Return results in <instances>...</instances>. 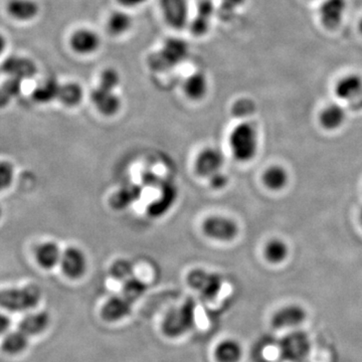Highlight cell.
I'll use <instances>...</instances> for the list:
<instances>
[{"label": "cell", "mask_w": 362, "mask_h": 362, "mask_svg": "<svg viewBox=\"0 0 362 362\" xmlns=\"http://www.w3.org/2000/svg\"><path fill=\"white\" fill-rule=\"evenodd\" d=\"M228 145L233 158L247 163L255 158L259 149L258 131L252 124H238L228 136Z\"/></svg>", "instance_id": "cell-1"}, {"label": "cell", "mask_w": 362, "mask_h": 362, "mask_svg": "<svg viewBox=\"0 0 362 362\" xmlns=\"http://www.w3.org/2000/svg\"><path fill=\"white\" fill-rule=\"evenodd\" d=\"M40 300H42V292L35 285L0 290V308L6 309L7 311L30 310L37 306Z\"/></svg>", "instance_id": "cell-2"}, {"label": "cell", "mask_w": 362, "mask_h": 362, "mask_svg": "<svg viewBox=\"0 0 362 362\" xmlns=\"http://www.w3.org/2000/svg\"><path fill=\"white\" fill-rule=\"evenodd\" d=\"M194 322L195 303L187 300L168 312L162 321V332L170 338L182 337L194 328Z\"/></svg>", "instance_id": "cell-3"}, {"label": "cell", "mask_w": 362, "mask_h": 362, "mask_svg": "<svg viewBox=\"0 0 362 362\" xmlns=\"http://www.w3.org/2000/svg\"><path fill=\"white\" fill-rule=\"evenodd\" d=\"M188 47L180 39L168 40L158 52L152 54L149 66L154 71H165L182 63L187 58Z\"/></svg>", "instance_id": "cell-4"}, {"label": "cell", "mask_w": 362, "mask_h": 362, "mask_svg": "<svg viewBox=\"0 0 362 362\" xmlns=\"http://www.w3.org/2000/svg\"><path fill=\"white\" fill-rule=\"evenodd\" d=\"M202 232L209 239L218 242H232L239 235L238 223L223 216H211L202 223Z\"/></svg>", "instance_id": "cell-5"}, {"label": "cell", "mask_w": 362, "mask_h": 362, "mask_svg": "<svg viewBox=\"0 0 362 362\" xmlns=\"http://www.w3.org/2000/svg\"><path fill=\"white\" fill-rule=\"evenodd\" d=\"M187 284L201 293L206 300H214L220 294L223 287V279L216 273H209L202 269H194L187 275Z\"/></svg>", "instance_id": "cell-6"}, {"label": "cell", "mask_w": 362, "mask_h": 362, "mask_svg": "<svg viewBox=\"0 0 362 362\" xmlns=\"http://www.w3.org/2000/svg\"><path fill=\"white\" fill-rule=\"evenodd\" d=\"M280 350L285 361L301 362L310 351V340L302 331H294L281 340Z\"/></svg>", "instance_id": "cell-7"}, {"label": "cell", "mask_w": 362, "mask_h": 362, "mask_svg": "<svg viewBox=\"0 0 362 362\" xmlns=\"http://www.w3.org/2000/svg\"><path fill=\"white\" fill-rule=\"evenodd\" d=\"M59 266L66 277L71 280H78L87 272V256L80 247L73 246L66 247L62 254Z\"/></svg>", "instance_id": "cell-8"}, {"label": "cell", "mask_w": 362, "mask_h": 362, "mask_svg": "<svg viewBox=\"0 0 362 362\" xmlns=\"http://www.w3.org/2000/svg\"><path fill=\"white\" fill-rule=\"evenodd\" d=\"M164 20L175 30H182L189 18L188 0H159Z\"/></svg>", "instance_id": "cell-9"}, {"label": "cell", "mask_w": 362, "mask_h": 362, "mask_svg": "<svg viewBox=\"0 0 362 362\" xmlns=\"http://www.w3.org/2000/svg\"><path fill=\"white\" fill-rule=\"evenodd\" d=\"M223 164H225V157L223 152L214 147H207L202 150L195 159V173L201 177L209 180L211 175L221 171Z\"/></svg>", "instance_id": "cell-10"}, {"label": "cell", "mask_w": 362, "mask_h": 362, "mask_svg": "<svg viewBox=\"0 0 362 362\" xmlns=\"http://www.w3.org/2000/svg\"><path fill=\"white\" fill-rule=\"evenodd\" d=\"M90 100L102 115L112 117L116 115L121 109V99L115 94V90L106 89L98 86L90 94Z\"/></svg>", "instance_id": "cell-11"}, {"label": "cell", "mask_w": 362, "mask_h": 362, "mask_svg": "<svg viewBox=\"0 0 362 362\" xmlns=\"http://www.w3.org/2000/svg\"><path fill=\"white\" fill-rule=\"evenodd\" d=\"M1 71L11 78L26 80L37 75V66L25 57L11 56L2 63Z\"/></svg>", "instance_id": "cell-12"}, {"label": "cell", "mask_w": 362, "mask_h": 362, "mask_svg": "<svg viewBox=\"0 0 362 362\" xmlns=\"http://www.w3.org/2000/svg\"><path fill=\"white\" fill-rule=\"evenodd\" d=\"M177 199V189L175 185L170 182H162L160 185V194L156 201L152 202L147 207V214L151 218H158L164 216Z\"/></svg>", "instance_id": "cell-13"}, {"label": "cell", "mask_w": 362, "mask_h": 362, "mask_svg": "<svg viewBox=\"0 0 362 362\" xmlns=\"http://www.w3.org/2000/svg\"><path fill=\"white\" fill-rule=\"evenodd\" d=\"M101 40L94 30L80 28L71 33L70 45L74 52L78 54H90L98 51Z\"/></svg>", "instance_id": "cell-14"}, {"label": "cell", "mask_w": 362, "mask_h": 362, "mask_svg": "<svg viewBox=\"0 0 362 362\" xmlns=\"http://www.w3.org/2000/svg\"><path fill=\"white\" fill-rule=\"evenodd\" d=\"M346 0H325L319 9L321 23L328 30L339 26L346 11Z\"/></svg>", "instance_id": "cell-15"}, {"label": "cell", "mask_w": 362, "mask_h": 362, "mask_svg": "<svg viewBox=\"0 0 362 362\" xmlns=\"http://www.w3.org/2000/svg\"><path fill=\"white\" fill-rule=\"evenodd\" d=\"M307 313L299 305H288L279 309L273 317L271 323L273 327L280 328L295 327L304 322Z\"/></svg>", "instance_id": "cell-16"}, {"label": "cell", "mask_w": 362, "mask_h": 362, "mask_svg": "<svg viewBox=\"0 0 362 362\" xmlns=\"http://www.w3.org/2000/svg\"><path fill=\"white\" fill-rule=\"evenodd\" d=\"M334 92L338 99L351 103L362 94V78L356 74L344 76L335 85Z\"/></svg>", "instance_id": "cell-17"}, {"label": "cell", "mask_w": 362, "mask_h": 362, "mask_svg": "<svg viewBox=\"0 0 362 362\" xmlns=\"http://www.w3.org/2000/svg\"><path fill=\"white\" fill-rule=\"evenodd\" d=\"M132 303L124 296H114L102 307L101 316L108 322H116L131 313Z\"/></svg>", "instance_id": "cell-18"}, {"label": "cell", "mask_w": 362, "mask_h": 362, "mask_svg": "<svg viewBox=\"0 0 362 362\" xmlns=\"http://www.w3.org/2000/svg\"><path fill=\"white\" fill-rule=\"evenodd\" d=\"M142 195V187L137 185H126L119 188L112 195L110 206L115 211H125L139 201Z\"/></svg>", "instance_id": "cell-19"}, {"label": "cell", "mask_w": 362, "mask_h": 362, "mask_svg": "<svg viewBox=\"0 0 362 362\" xmlns=\"http://www.w3.org/2000/svg\"><path fill=\"white\" fill-rule=\"evenodd\" d=\"M214 7L209 0H202L197 7V14L190 25L192 35L197 37H204L209 32L213 18Z\"/></svg>", "instance_id": "cell-20"}, {"label": "cell", "mask_w": 362, "mask_h": 362, "mask_svg": "<svg viewBox=\"0 0 362 362\" xmlns=\"http://www.w3.org/2000/svg\"><path fill=\"white\" fill-rule=\"evenodd\" d=\"M63 252L59 245L54 242H45L40 244L35 250V259L40 268L45 270H52L59 265Z\"/></svg>", "instance_id": "cell-21"}, {"label": "cell", "mask_w": 362, "mask_h": 362, "mask_svg": "<svg viewBox=\"0 0 362 362\" xmlns=\"http://www.w3.org/2000/svg\"><path fill=\"white\" fill-rule=\"evenodd\" d=\"M6 11L16 20L28 21L37 18L40 6L35 0H9Z\"/></svg>", "instance_id": "cell-22"}, {"label": "cell", "mask_w": 362, "mask_h": 362, "mask_svg": "<svg viewBox=\"0 0 362 362\" xmlns=\"http://www.w3.org/2000/svg\"><path fill=\"white\" fill-rule=\"evenodd\" d=\"M207 90H209V82L206 75L201 71L192 74L183 84V92L192 101H201L206 97Z\"/></svg>", "instance_id": "cell-23"}, {"label": "cell", "mask_w": 362, "mask_h": 362, "mask_svg": "<svg viewBox=\"0 0 362 362\" xmlns=\"http://www.w3.org/2000/svg\"><path fill=\"white\" fill-rule=\"evenodd\" d=\"M49 318L47 312H37V313L28 314L20 323V330L25 333L28 337H35L44 332L49 327Z\"/></svg>", "instance_id": "cell-24"}, {"label": "cell", "mask_w": 362, "mask_h": 362, "mask_svg": "<svg viewBox=\"0 0 362 362\" xmlns=\"http://www.w3.org/2000/svg\"><path fill=\"white\" fill-rule=\"evenodd\" d=\"M346 119V112L338 104H331L324 108L319 115V122L326 130H337L341 127Z\"/></svg>", "instance_id": "cell-25"}, {"label": "cell", "mask_w": 362, "mask_h": 362, "mask_svg": "<svg viewBox=\"0 0 362 362\" xmlns=\"http://www.w3.org/2000/svg\"><path fill=\"white\" fill-rule=\"evenodd\" d=\"M218 362H239L243 356V349L235 339H226L218 343L214 351Z\"/></svg>", "instance_id": "cell-26"}, {"label": "cell", "mask_w": 362, "mask_h": 362, "mask_svg": "<svg viewBox=\"0 0 362 362\" xmlns=\"http://www.w3.org/2000/svg\"><path fill=\"white\" fill-rule=\"evenodd\" d=\"M262 180H263L264 185L267 188L273 190V192H279L287 185L288 181H289V175L282 166L273 165L267 168Z\"/></svg>", "instance_id": "cell-27"}, {"label": "cell", "mask_w": 362, "mask_h": 362, "mask_svg": "<svg viewBox=\"0 0 362 362\" xmlns=\"http://www.w3.org/2000/svg\"><path fill=\"white\" fill-rule=\"evenodd\" d=\"M28 337L21 330L8 333L2 341V349L11 356H18L28 349Z\"/></svg>", "instance_id": "cell-28"}, {"label": "cell", "mask_w": 362, "mask_h": 362, "mask_svg": "<svg viewBox=\"0 0 362 362\" xmlns=\"http://www.w3.org/2000/svg\"><path fill=\"white\" fill-rule=\"evenodd\" d=\"M61 85L54 78H49L37 86L33 92V98L35 102L40 104L49 103L54 99H58Z\"/></svg>", "instance_id": "cell-29"}, {"label": "cell", "mask_w": 362, "mask_h": 362, "mask_svg": "<svg viewBox=\"0 0 362 362\" xmlns=\"http://www.w3.org/2000/svg\"><path fill=\"white\" fill-rule=\"evenodd\" d=\"M289 255V247L284 240L273 239L267 243L264 249V256L269 263L280 264L287 259Z\"/></svg>", "instance_id": "cell-30"}, {"label": "cell", "mask_w": 362, "mask_h": 362, "mask_svg": "<svg viewBox=\"0 0 362 362\" xmlns=\"http://www.w3.org/2000/svg\"><path fill=\"white\" fill-rule=\"evenodd\" d=\"M84 92L77 83H66L59 88V101L66 107H76L82 102Z\"/></svg>", "instance_id": "cell-31"}, {"label": "cell", "mask_w": 362, "mask_h": 362, "mask_svg": "<svg viewBox=\"0 0 362 362\" xmlns=\"http://www.w3.org/2000/svg\"><path fill=\"white\" fill-rule=\"evenodd\" d=\"M131 26H132V18L129 14L123 11L112 13L107 23V28L113 35H122L129 32Z\"/></svg>", "instance_id": "cell-32"}, {"label": "cell", "mask_w": 362, "mask_h": 362, "mask_svg": "<svg viewBox=\"0 0 362 362\" xmlns=\"http://www.w3.org/2000/svg\"><path fill=\"white\" fill-rule=\"evenodd\" d=\"M23 81L16 78H9L0 86V109L6 108L21 94Z\"/></svg>", "instance_id": "cell-33"}, {"label": "cell", "mask_w": 362, "mask_h": 362, "mask_svg": "<svg viewBox=\"0 0 362 362\" xmlns=\"http://www.w3.org/2000/svg\"><path fill=\"white\" fill-rule=\"evenodd\" d=\"M146 290L147 285L145 284V282L133 276L123 282L122 296L133 303L140 299L145 294Z\"/></svg>", "instance_id": "cell-34"}, {"label": "cell", "mask_w": 362, "mask_h": 362, "mask_svg": "<svg viewBox=\"0 0 362 362\" xmlns=\"http://www.w3.org/2000/svg\"><path fill=\"white\" fill-rule=\"evenodd\" d=\"M110 274L115 280L125 282L128 279L133 277L134 266L128 259H117V261L112 264Z\"/></svg>", "instance_id": "cell-35"}, {"label": "cell", "mask_w": 362, "mask_h": 362, "mask_svg": "<svg viewBox=\"0 0 362 362\" xmlns=\"http://www.w3.org/2000/svg\"><path fill=\"white\" fill-rule=\"evenodd\" d=\"M256 105L250 99H240L233 105L232 113L237 118H247L254 114Z\"/></svg>", "instance_id": "cell-36"}, {"label": "cell", "mask_w": 362, "mask_h": 362, "mask_svg": "<svg viewBox=\"0 0 362 362\" xmlns=\"http://www.w3.org/2000/svg\"><path fill=\"white\" fill-rule=\"evenodd\" d=\"M14 173V168L11 162H0V192L11 187L13 182Z\"/></svg>", "instance_id": "cell-37"}, {"label": "cell", "mask_w": 362, "mask_h": 362, "mask_svg": "<svg viewBox=\"0 0 362 362\" xmlns=\"http://www.w3.org/2000/svg\"><path fill=\"white\" fill-rule=\"evenodd\" d=\"M121 78L118 71L114 69H106L100 76L99 85L106 89L116 90V88L120 85Z\"/></svg>", "instance_id": "cell-38"}, {"label": "cell", "mask_w": 362, "mask_h": 362, "mask_svg": "<svg viewBox=\"0 0 362 362\" xmlns=\"http://www.w3.org/2000/svg\"><path fill=\"white\" fill-rule=\"evenodd\" d=\"M246 0H221L220 13L223 20H228V16H233V11L245 4Z\"/></svg>", "instance_id": "cell-39"}, {"label": "cell", "mask_w": 362, "mask_h": 362, "mask_svg": "<svg viewBox=\"0 0 362 362\" xmlns=\"http://www.w3.org/2000/svg\"><path fill=\"white\" fill-rule=\"evenodd\" d=\"M209 182L213 189L221 190L228 185V177L223 171H218L216 175H211L209 178Z\"/></svg>", "instance_id": "cell-40"}, {"label": "cell", "mask_w": 362, "mask_h": 362, "mask_svg": "<svg viewBox=\"0 0 362 362\" xmlns=\"http://www.w3.org/2000/svg\"><path fill=\"white\" fill-rule=\"evenodd\" d=\"M11 320L8 316L0 313V334H4L11 327Z\"/></svg>", "instance_id": "cell-41"}, {"label": "cell", "mask_w": 362, "mask_h": 362, "mask_svg": "<svg viewBox=\"0 0 362 362\" xmlns=\"http://www.w3.org/2000/svg\"><path fill=\"white\" fill-rule=\"evenodd\" d=\"M146 0H117L119 4L124 7H135L141 6Z\"/></svg>", "instance_id": "cell-42"}, {"label": "cell", "mask_w": 362, "mask_h": 362, "mask_svg": "<svg viewBox=\"0 0 362 362\" xmlns=\"http://www.w3.org/2000/svg\"><path fill=\"white\" fill-rule=\"evenodd\" d=\"M349 105V108L351 109L352 111H362V94Z\"/></svg>", "instance_id": "cell-43"}, {"label": "cell", "mask_w": 362, "mask_h": 362, "mask_svg": "<svg viewBox=\"0 0 362 362\" xmlns=\"http://www.w3.org/2000/svg\"><path fill=\"white\" fill-rule=\"evenodd\" d=\"M6 37H4V35L0 33V54H2V52H4V49H6Z\"/></svg>", "instance_id": "cell-44"}, {"label": "cell", "mask_w": 362, "mask_h": 362, "mask_svg": "<svg viewBox=\"0 0 362 362\" xmlns=\"http://www.w3.org/2000/svg\"><path fill=\"white\" fill-rule=\"evenodd\" d=\"M358 28H359V32H361V33L362 35V20L361 21V23H359Z\"/></svg>", "instance_id": "cell-45"}, {"label": "cell", "mask_w": 362, "mask_h": 362, "mask_svg": "<svg viewBox=\"0 0 362 362\" xmlns=\"http://www.w3.org/2000/svg\"><path fill=\"white\" fill-rule=\"evenodd\" d=\"M359 221H361V226H362V209H361V214H359Z\"/></svg>", "instance_id": "cell-46"}, {"label": "cell", "mask_w": 362, "mask_h": 362, "mask_svg": "<svg viewBox=\"0 0 362 362\" xmlns=\"http://www.w3.org/2000/svg\"><path fill=\"white\" fill-rule=\"evenodd\" d=\"M2 216V209L1 206H0V218H1Z\"/></svg>", "instance_id": "cell-47"}]
</instances>
